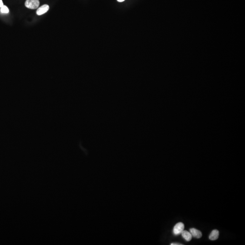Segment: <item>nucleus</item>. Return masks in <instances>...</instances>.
I'll return each instance as SVG.
<instances>
[{"label":"nucleus","mask_w":245,"mask_h":245,"mask_svg":"<svg viewBox=\"0 0 245 245\" xmlns=\"http://www.w3.org/2000/svg\"><path fill=\"white\" fill-rule=\"evenodd\" d=\"M3 6H4V4H3L2 0H0V7H2Z\"/></svg>","instance_id":"6e6552de"},{"label":"nucleus","mask_w":245,"mask_h":245,"mask_svg":"<svg viewBox=\"0 0 245 245\" xmlns=\"http://www.w3.org/2000/svg\"><path fill=\"white\" fill-rule=\"evenodd\" d=\"M171 245H183V244H181V243H172L171 244Z\"/></svg>","instance_id":"1a4fd4ad"},{"label":"nucleus","mask_w":245,"mask_h":245,"mask_svg":"<svg viewBox=\"0 0 245 245\" xmlns=\"http://www.w3.org/2000/svg\"><path fill=\"white\" fill-rule=\"evenodd\" d=\"M49 8L50 7L49 5H47V4L43 5L37 10L36 14L38 16H41L46 13L48 11Z\"/></svg>","instance_id":"7ed1b4c3"},{"label":"nucleus","mask_w":245,"mask_h":245,"mask_svg":"<svg viewBox=\"0 0 245 245\" xmlns=\"http://www.w3.org/2000/svg\"><path fill=\"white\" fill-rule=\"evenodd\" d=\"M124 1H125V0H117V1L119 2H123Z\"/></svg>","instance_id":"9d476101"},{"label":"nucleus","mask_w":245,"mask_h":245,"mask_svg":"<svg viewBox=\"0 0 245 245\" xmlns=\"http://www.w3.org/2000/svg\"><path fill=\"white\" fill-rule=\"evenodd\" d=\"M25 6L30 9H36L40 5L39 0H27L25 3Z\"/></svg>","instance_id":"f257e3e1"},{"label":"nucleus","mask_w":245,"mask_h":245,"mask_svg":"<svg viewBox=\"0 0 245 245\" xmlns=\"http://www.w3.org/2000/svg\"><path fill=\"white\" fill-rule=\"evenodd\" d=\"M184 229V225L182 222L176 224L173 229V233L175 236L180 235Z\"/></svg>","instance_id":"f03ea898"},{"label":"nucleus","mask_w":245,"mask_h":245,"mask_svg":"<svg viewBox=\"0 0 245 245\" xmlns=\"http://www.w3.org/2000/svg\"><path fill=\"white\" fill-rule=\"evenodd\" d=\"M1 12L2 13H8L9 12V10L8 8L6 6H3L1 9Z\"/></svg>","instance_id":"0eeeda50"},{"label":"nucleus","mask_w":245,"mask_h":245,"mask_svg":"<svg viewBox=\"0 0 245 245\" xmlns=\"http://www.w3.org/2000/svg\"><path fill=\"white\" fill-rule=\"evenodd\" d=\"M181 234H182V236L183 237V238H184L186 241H190L192 240V236L190 232H188V231L184 230L183 232H182V233H181Z\"/></svg>","instance_id":"39448f33"},{"label":"nucleus","mask_w":245,"mask_h":245,"mask_svg":"<svg viewBox=\"0 0 245 245\" xmlns=\"http://www.w3.org/2000/svg\"><path fill=\"white\" fill-rule=\"evenodd\" d=\"M219 232L218 230H213L210 234L209 236V239L212 241H215L218 239L219 238Z\"/></svg>","instance_id":"423d86ee"},{"label":"nucleus","mask_w":245,"mask_h":245,"mask_svg":"<svg viewBox=\"0 0 245 245\" xmlns=\"http://www.w3.org/2000/svg\"><path fill=\"white\" fill-rule=\"evenodd\" d=\"M190 232L191 234L192 237L196 238H200L202 237V233L201 231H199L195 228H191L190 229Z\"/></svg>","instance_id":"20e7f679"}]
</instances>
